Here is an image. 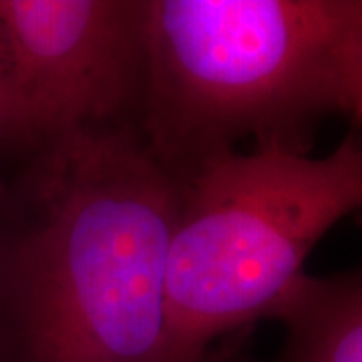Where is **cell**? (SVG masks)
Wrapping results in <instances>:
<instances>
[{
  "instance_id": "obj_1",
  "label": "cell",
  "mask_w": 362,
  "mask_h": 362,
  "mask_svg": "<svg viewBox=\"0 0 362 362\" xmlns=\"http://www.w3.org/2000/svg\"><path fill=\"white\" fill-rule=\"evenodd\" d=\"M35 151V218L4 266L16 362H171L180 181L135 125L69 133Z\"/></svg>"
},
{
  "instance_id": "obj_2",
  "label": "cell",
  "mask_w": 362,
  "mask_h": 362,
  "mask_svg": "<svg viewBox=\"0 0 362 362\" xmlns=\"http://www.w3.org/2000/svg\"><path fill=\"white\" fill-rule=\"evenodd\" d=\"M361 52L362 0H145L137 131L177 181L247 137L308 153Z\"/></svg>"
},
{
  "instance_id": "obj_3",
  "label": "cell",
  "mask_w": 362,
  "mask_h": 362,
  "mask_svg": "<svg viewBox=\"0 0 362 362\" xmlns=\"http://www.w3.org/2000/svg\"><path fill=\"white\" fill-rule=\"evenodd\" d=\"M168 262L169 358L195 362L276 318L304 264L338 221L362 209V137L310 157L280 145L228 151L180 181Z\"/></svg>"
},
{
  "instance_id": "obj_4",
  "label": "cell",
  "mask_w": 362,
  "mask_h": 362,
  "mask_svg": "<svg viewBox=\"0 0 362 362\" xmlns=\"http://www.w3.org/2000/svg\"><path fill=\"white\" fill-rule=\"evenodd\" d=\"M145 0H0V87L16 147L137 127Z\"/></svg>"
},
{
  "instance_id": "obj_5",
  "label": "cell",
  "mask_w": 362,
  "mask_h": 362,
  "mask_svg": "<svg viewBox=\"0 0 362 362\" xmlns=\"http://www.w3.org/2000/svg\"><path fill=\"white\" fill-rule=\"evenodd\" d=\"M276 320L286 334L272 362H362V264L324 278L306 274Z\"/></svg>"
},
{
  "instance_id": "obj_6",
  "label": "cell",
  "mask_w": 362,
  "mask_h": 362,
  "mask_svg": "<svg viewBox=\"0 0 362 362\" xmlns=\"http://www.w3.org/2000/svg\"><path fill=\"white\" fill-rule=\"evenodd\" d=\"M242 337H244V332L221 340L195 362H240V352H242V344H244Z\"/></svg>"
},
{
  "instance_id": "obj_7",
  "label": "cell",
  "mask_w": 362,
  "mask_h": 362,
  "mask_svg": "<svg viewBox=\"0 0 362 362\" xmlns=\"http://www.w3.org/2000/svg\"><path fill=\"white\" fill-rule=\"evenodd\" d=\"M350 113L354 119L362 123V52L358 59V66L354 73V83H352V101H350Z\"/></svg>"
},
{
  "instance_id": "obj_8",
  "label": "cell",
  "mask_w": 362,
  "mask_h": 362,
  "mask_svg": "<svg viewBox=\"0 0 362 362\" xmlns=\"http://www.w3.org/2000/svg\"><path fill=\"white\" fill-rule=\"evenodd\" d=\"M0 145H14L13 135H11V125H8V115H6V105H4L2 87H0Z\"/></svg>"
},
{
  "instance_id": "obj_9",
  "label": "cell",
  "mask_w": 362,
  "mask_h": 362,
  "mask_svg": "<svg viewBox=\"0 0 362 362\" xmlns=\"http://www.w3.org/2000/svg\"><path fill=\"white\" fill-rule=\"evenodd\" d=\"M4 266H6V246H0V316L4 314Z\"/></svg>"
}]
</instances>
